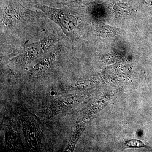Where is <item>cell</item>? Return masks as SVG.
Returning a JSON list of instances; mask_svg holds the SVG:
<instances>
[{
	"label": "cell",
	"instance_id": "cell-5",
	"mask_svg": "<svg viewBox=\"0 0 152 152\" xmlns=\"http://www.w3.org/2000/svg\"><path fill=\"white\" fill-rule=\"evenodd\" d=\"M100 1L102 0H75L69 2L60 3V4L68 6V7H78L84 5L89 3L99 1Z\"/></svg>",
	"mask_w": 152,
	"mask_h": 152
},
{
	"label": "cell",
	"instance_id": "cell-6",
	"mask_svg": "<svg viewBox=\"0 0 152 152\" xmlns=\"http://www.w3.org/2000/svg\"><path fill=\"white\" fill-rule=\"evenodd\" d=\"M126 145L129 148H143L145 146V145L138 140H131L126 143Z\"/></svg>",
	"mask_w": 152,
	"mask_h": 152
},
{
	"label": "cell",
	"instance_id": "cell-2",
	"mask_svg": "<svg viewBox=\"0 0 152 152\" xmlns=\"http://www.w3.org/2000/svg\"><path fill=\"white\" fill-rule=\"evenodd\" d=\"M3 23L6 26L28 21L37 15L36 12L26 8L16 0H7L2 9Z\"/></svg>",
	"mask_w": 152,
	"mask_h": 152
},
{
	"label": "cell",
	"instance_id": "cell-1",
	"mask_svg": "<svg viewBox=\"0 0 152 152\" xmlns=\"http://www.w3.org/2000/svg\"><path fill=\"white\" fill-rule=\"evenodd\" d=\"M36 7L58 25L66 35L69 37L77 25L76 17L65 9L53 8L40 4L37 5Z\"/></svg>",
	"mask_w": 152,
	"mask_h": 152
},
{
	"label": "cell",
	"instance_id": "cell-3",
	"mask_svg": "<svg viewBox=\"0 0 152 152\" xmlns=\"http://www.w3.org/2000/svg\"><path fill=\"white\" fill-rule=\"evenodd\" d=\"M58 40L56 36H50L43 38L39 42L26 45L18 58L29 60L39 57L51 48Z\"/></svg>",
	"mask_w": 152,
	"mask_h": 152
},
{
	"label": "cell",
	"instance_id": "cell-7",
	"mask_svg": "<svg viewBox=\"0 0 152 152\" xmlns=\"http://www.w3.org/2000/svg\"><path fill=\"white\" fill-rule=\"evenodd\" d=\"M145 4L148 6H152V0H143Z\"/></svg>",
	"mask_w": 152,
	"mask_h": 152
},
{
	"label": "cell",
	"instance_id": "cell-4",
	"mask_svg": "<svg viewBox=\"0 0 152 152\" xmlns=\"http://www.w3.org/2000/svg\"><path fill=\"white\" fill-rule=\"evenodd\" d=\"M99 32L101 35L104 36H115L121 33V30L112 27L104 24L100 23L99 26Z\"/></svg>",
	"mask_w": 152,
	"mask_h": 152
}]
</instances>
